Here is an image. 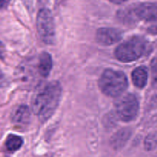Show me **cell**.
Returning <instances> with one entry per match:
<instances>
[{
  "label": "cell",
  "mask_w": 157,
  "mask_h": 157,
  "mask_svg": "<svg viewBox=\"0 0 157 157\" xmlns=\"http://www.w3.org/2000/svg\"><path fill=\"white\" fill-rule=\"evenodd\" d=\"M132 81L138 88H144L148 81V70L145 66H140L132 72Z\"/></svg>",
  "instance_id": "obj_9"
},
{
  "label": "cell",
  "mask_w": 157,
  "mask_h": 157,
  "mask_svg": "<svg viewBox=\"0 0 157 157\" xmlns=\"http://www.w3.org/2000/svg\"><path fill=\"white\" fill-rule=\"evenodd\" d=\"M62 94L61 84L56 81L41 84L32 98V109L42 122L48 120L59 104Z\"/></svg>",
  "instance_id": "obj_1"
},
{
  "label": "cell",
  "mask_w": 157,
  "mask_h": 157,
  "mask_svg": "<svg viewBox=\"0 0 157 157\" xmlns=\"http://www.w3.org/2000/svg\"><path fill=\"white\" fill-rule=\"evenodd\" d=\"M147 48V41L144 37L133 36L117 46L115 57L121 62H132L141 58Z\"/></svg>",
  "instance_id": "obj_3"
},
{
  "label": "cell",
  "mask_w": 157,
  "mask_h": 157,
  "mask_svg": "<svg viewBox=\"0 0 157 157\" xmlns=\"http://www.w3.org/2000/svg\"><path fill=\"white\" fill-rule=\"evenodd\" d=\"M10 0H0V10L5 9L9 4Z\"/></svg>",
  "instance_id": "obj_16"
},
{
  "label": "cell",
  "mask_w": 157,
  "mask_h": 157,
  "mask_svg": "<svg viewBox=\"0 0 157 157\" xmlns=\"http://www.w3.org/2000/svg\"><path fill=\"white\" fill-rule=\"evenodd\" d=\"M52 65H53V62H52V58L50 54L45 52H42L39 56L38 64V70L40 75L44 78L48 76L52 71Z\"/></svg>",
  "instance_id": "obj_10"
},
{
  "label": "cell",
  "mask_w": 157,
  "mask_h": 157,
  "mask_svg": "<svg viewBox=\"0 0 157 157\" xmlns=\"http://www.w3.org/2000/svg\"><path fill=\"white\" fill-rule=\"evenodd\" d=\"M110 2L113 3V4H117V5H120V4H122V3L125 2H127V0H109Z\"/></svg>",
  "instance_id": "obj_18"
},
{
  "label": "cell",
  "mask_w": 157,
  "mask_h": 157,
  "mask_svg": "<svg viewBox=\"0 0 157 157\" xmlns=\"http://www.w3.org/2000/svg\"><path fill=\"white\" fill-rule=\"evenodd\" d=\"M144 147L147 151H151L157 147V134L152 133L148 135L144 141Z\"/></svg>",
  "instance_id": "obj_13"
},
{
  "label": "cell",
  "mask_w": 157,
  "mask_h": 157,
  "mask_svg": "<svg viewBox=\"0 0 157 157\" xmlns=\"http://www.w3.org/2000/svg\"><path fill=\"white\" fill-rule=\"evenodd\" d=\"M31 118L30 110L25 105L18 106L12 116V120L13 123L18 125H26L29 124Z\"/></svg>",
  "instance_id": "obj_8"
},
{
  "label": "cell",
  "mask_w": 157,
  "mask_h": 157,
  "mask_svg": "<svg viewBox=\"0 0 157 157\" xmlns=\"http://www.w3.org/2000/svg\"><path fill=\"white\" fill-rule=\"evenodd\" d=\"M130 132L127 129H124L118 131L111 138V145L116 150L121 149L125 145L127 141L130 138Z\"/></svg>",
  "instance_id": "obj_11"
},
{
  "label": "cell",
  "mask_w": 157,
  "mask_h": 157,
  "mask_svg": "<svg viewBox=\"0 0 157 157\" xmlns=\"http://www.w3.org/2000/svg\"><path fill=\"white\" fill-rule=\"evenodd\" d=\"M23 144L22 138L17 135L11 134L7 137L6 141V147L9 151L15 152L19 150Z\"/></svg>",
  "instance_id": "obj_12"
},
{
  "label": "cell",
  "mask_w": 157,
  "mask_h": 157,
  "mask_svg": "<svg viewBox=\"0 0 157 157\" xmlns=\"http://www.w3.org/2000/svg\"><path fill=\"white\" fill-rule=\"evenodd\" d=\"M6 84V77H5L4 74L2 72V71L0 70V87H4Z\"/></svg>",
  "instance_id": "obj_15"
},
{
  "label": "cell",
  "mask_w": 157,
  "mask_h": 157,
  "mask_svg": "<svg viewBox=\"0 0 157 157\" xmlns=\"http://www.w3.org/2000/svg\"><path fill=\"white\" fill-rule=\"evenodd\" d=\"M148 32L153 35H157V25H153L149 28Z\"/></svg>",
  "instance_id": "obj_17"
},
{
  "label": "cell",
  "mask_w": 157,
  "mask_h": 157,
  "mask_svg": "<svg viewBox=\"0 0 157 157\" xmlns=\"http://www.w3.org/2000/svg\"><path fill=\"white\" fill-rule=\"evenodd\" d=\"M152 84L155 87H157V57L153 58L151 63Z\"/></svg>",
  "instance_id": "obj_14"
},
{
  "label": "cell",
  "mask_w": 157,
  "mask_h": 157,
  "mask_svg": "<svg viewBox=\"0 0 157 157\" xmlns=\"http://www.w3.org/2000/svg\"><path fill=\"white\" fill-rule=\"evenodd\" d=\"M133 16L145 21H157V2H144L132 10Z\"/></svg>",
  "instance_id": "obj_6"
},
{
  "label": "cell",
  "mask_w": 157,
  "mask_h": 157,
  "mask_svg": "<svg viewBox=\"0 0 157 157\" xmlns=\"http://www.w3.org/2000/svg\"><path fill=\"white\" fill-rule=\"evenodd\" d=\"M98 84L102 93L112 98L119 97L128 87V81L125 74L113 69L104 71Z\"/></svg>",
  "instance_id": "obj_2"
},
{
  "label": "cell",
  "mask_w": 157,
  "mask_h": 157,
  "mask_svg": "<svg viewBox=\"0 0 157 157\" xmlns=\"http://www.w3.org/2000/svg\"><path fill=\"white\" fill-rule=\"evenodd\" d=\"M121 31L113 28H101L96 34L97 41L101 45L109 46L115 44L122 38Z\"/></svg>",
  "instance_id": "obj_7"
},
{
  "label": "cell",
  "mask_w": 157,
  "mask_h": 157,
  "mask_svg": "<svg viewBox=\"0 0 157 157\" xmlns=\"http://www.w3.org/2000/svg\"><path fill=\"white\" fill-rule=\"evenodd\" d=\"M37 30L44 43L54 44L55 41V27L52 12L48 9H41L37 15Z\"/></svg>",
  "instance_id": "obj_4"
},
{
  "label": "cell",
  "mask_w": 157,
  "mask_h": 157,
  "mask_svg": "<svg viewBox=\"0 0 157 157\" xmlns=\"http://www.w3.org/2000/svg\"><path fill=\"white\" fill-rule=\"evenodd\" d=\"M116 113L121 121L130 122L136 117L139 112V102L133 94L123 95L115 104Z\"/></svg>",
  "instance_id": "obj_5"
}]
</instances>
